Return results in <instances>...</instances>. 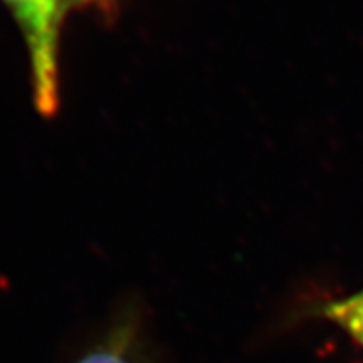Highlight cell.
Segmentation results:
<instances>
[{
	"label": "cell",
	"mask_w": 363,
	"mask_h": 363,
	"mask_svg": "<svg viewBox=\"0 0 363 363\" xmlns=\"http://www.w3.org/2000/svg\"><path fill=\"white\" fill-rule=\"evenodd\" d=\"M10 11L28 50L35 108L52 117L60 106V34L67 15L63 0H0Z\"/></svg>",
	"instance_id": "obj_1"
},
{
	"label": "cell",
	"mask_w": 363,
	"mask_h": 363,
	"mask_svg": "<svg viewBox=\"0 0 363 363\" xmlns=\"http://www.w3.org/2000/svg\"><path fill=\"white\" fill-rule=\"evenodd\" d=\"M323 315L363 347V289L323 306Z\"/></svg>",
	"instance_id": "obj_2"
},
{
	"label": "cell",
	"mask_w": 363,
	"mask_h": 363,
	"mask_svg": "<svg viewBox=\"0 0 363 363\" xmlns=\"http://www.w3.org/2000/svg\"><path fill=\"white\" fill-rule=\"evenodd\" d=\"M77 363H132L125 356V352H121L117 349L106 347V349H99L95 352H89L87 356Z\"/></svg>",
	"instance_id": "obj_3"
},
{
	"label": "cell",
	"mask_w": 363,
	"mask_h": 363,
	"mask_svg": "<svg viewBox=\"0 0 363 363\" xmlns=\"http://www.w3.org/2000/svg\"><path fill=\"white\" fill-rule=\"evenodd\" d=\"M87 2H95V0H63V4L67 6V10H71V8H78V6H84L87 4Z\"/></svg>",
	"instance_id": "obj_4"
}]
</instances>
